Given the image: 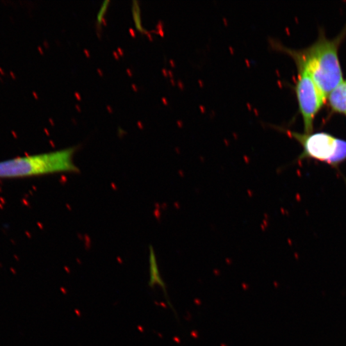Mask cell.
Listing matches in <instances>:
<instances>
[{"label": "cell", "mask_w": 346, "mask_h": 346, "mask_svg": "<svg viewBox=\"0 0 346 346\" xmlns=\"http://www.w3.org/2000/svg\"><path fill=\"white\" fill-rule=\"evenodd\" d=\"M345 35L346 26L333 39H328L324 32L321 31L316 42L304 49L288 48L272 38L269 39V44L275 50L289 55L296 65L304 67L328 98L330 92L344 80L338 48Z\"/></svg>", "instance_id": "cell-1"}, {"label": "cell", "mask_w": 346, "mask_h": 346, "mask_svg": "<svg viewBox=\"0 0 346 346\" xmlns=\"http://www.w3.org/2000/svg\"><path fill=\"white\" fill-rule=\"evenodd\" d=\"M76 147L26 155L0 162V179L40 176L60 172H78L74 162Z\"/></svg>", "instance_id": "cell-2"}, {"label": "cell", "mask_w": 346, "mask_h": 346, "mask_svg": "<svg viewBox=\"0 0 346 346\" xmlns=\"http://www.w3.org/2000/svg\"><path fill=\"white\" fill-rule=\"evenodd\" d=\"M294 138L303 147L299 160L315 159L337 167L346 160V140L326 132L300 133L273 126Z\"/></svg>", "instance_id": "cell-3"}, {"label": "cell", "mask_w": 346, "mask_h": 346, "mask_svg": "<svg viewBox=\"0 0 346 346\" xmlns=\"http://www.w3.org/2000/svg\"><path fill=\"white\" fill-rule=\"evenodd\" d=\"M297 78L294 90L305 133H312L315 118L327 100L326 95L304 67L296 65Z\"/></svg>", "instance_id": "cell-4"}, {"label": "cell", "mask_w": 346, "mask_h": 346, "mask_svg": "<svg viewBox=\"0 0 346 346\" xmlns=\"http://www.w3.org/2000/svg\"><path fill=\"white\" fill-rule=\"evenodd\" d=\"M327 99L332 112L346 115V80L330 92Z\"/></svg>", "instance_id": "cell-5"}, {"label": "cell", "mask_w": 346, "mask_h": 346, "mask_svg": "<svg viewBox=\"0 0 346 346\" xmlns=\"http://www.w3.org/2000/svg\"><path fill=\"white\" fill-rule=\"evenodd\" d=\"M149 273H150V279H149V286L151 287V288H153V287L155 285H158L162 287V290L164 291V295H165V298L167 299V304L170 306V308L172 309L174 313L176 314L175 310H174L172 304L170 303L167 292L166 286H165V283H164L163 279L161 278L160 274V271L158 267L156 256H155V252H154V250L152 247H149Z\"/></svg>", "instance_id": "cell-6"}, {"label": "cell", "mask_w": 346, "mask_h": 346, "mask_svg": "<svg viewBox=\"0 0 346 346\" xmlns=\"http://www.w3.org/2000/svg\"><path fill=\"white\" fill-rule=\"evenodd\" d=\"M131 12L133 22L137 30L142 33H146L147 30L143 27L142 24L141 19V9L139 2L138 1H133L132 6H131Z\"/></svg>", "instance_id": "cell-7"}, {"label": "cell", "mask_w": 346, "mask_h": 346, "mask_svg": "<svg viewBox=\"0 0 346 346\" xmlns=\"http://www.w3.org/2000/svg\"><path fill=\"white\" fill-rule=\"evenodd\" d=\"M109 3H110L109 0H105V1H104L103 3H102L101 6L100 8H99V11H98V14H97L96 20H97V23H98L99 25H101L102 22L103 21L104 16H105L107 10H108Z\"/></svg>", "instance_id": "cell-8"}, {"label": "cell", "mask_w": 346, "mask_h": 346, "mask_svg": "<svg viewBox=\"0 0 346 346\" xmlns=\"http://www.w3.org/2000/svg\"><path fill=\"white\" fill-rule=\"evenodd\" d=\"M10 77H12V78L13 80H16V74H14V72H13V71H10Z\"/></svg>", "instance_id": "cell-9"}, {"label": "cell", "mask_w": 346, "mask_h": 346, "mask_svg": "<svg viewBox=\"0 0 346 346\" xmlns=\"http://www.w3.org/2000/svg\"><path fill=\"white\" fill-rule=\"evenodd\" d=\"M0 74H1L2 76H5V71H4V70L3 69V68H1V67H0Z\"/></svg>", "instance_id": "cell-10"}]
</instances>
